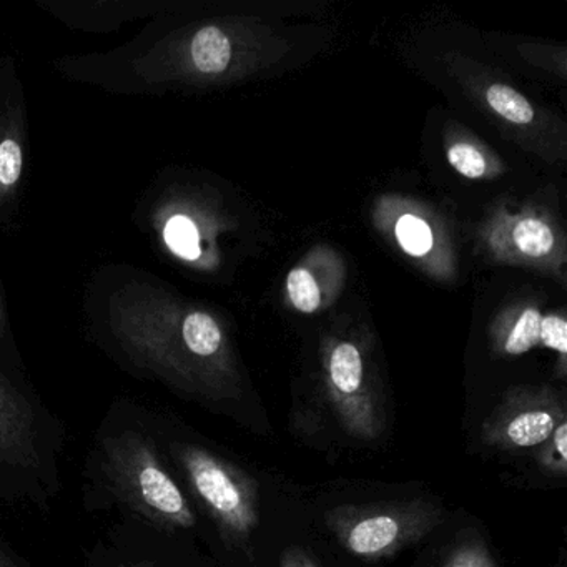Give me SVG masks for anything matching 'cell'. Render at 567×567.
Listing matches in <instances>:
<instances>
[{
    "label": "cell",
    "instance_id": "5b68a950",
    "mask_svg": "<svg viewBox=\"0 0 567 567\" xmlns=\"http://www.w3.org/2000/svg\"><path fill=\"white\" fill-rule=\"evenodd\" d=\"M566 410L554 391L516 390L486 417L481 440L501 451L529 450L549 440Z\"/></svg>",
    "mask_w": 567,
    "mask_h": 567
},
{
    "label": "cell",
    "instance_id": "4fadbf2b",
    "mask_svg": "<svg viewBox=\"0 0 567 567\" xmlns=\"http://www.w3.org/2000/svg\"><path fill=\"white\" fill-rule=\"evenodd\" d=\"M287 291L291 303L301 313H313L320 307V288L313 275L305 268H295L288 274Z\"/></svg>",
    "mask_w": 567,
    "mask_h": 567
},
{
    "label": "cell",
    "instance_id": "2e32d148",
    "mask_svg": "<svg viewBox=\"0 0 567 567\" xmlns=\"http://www.w3.org/2000/svg\"><path fill=\"white\" fill-rule=\"evenodd\" d=\"M447 162H450L451 167H453L457 174L471 178V181L486 175V161H484L483 155H481L476 148L471 147V145L457 144L451 147L450 151H447Z\"/></svg>",
    "mask_w": 567,
    "mask_h": 567
},
{
    "label": "cell",
    "instance_id": "5bb4252c",
    "mask_svg": "<svg viewBox=\"0 0 567 567\" xmlns=\"http://www.w3.org/2000/svg\"><path fill=\"white\" fill-rule=\"evenodd\" d=\"M396 237L404 251L421 257L433 247V234L426 221L413 215H403L396 224Z\"/></svg>",
    "mask_w": 567,
    "mask_h": 567
},
{
    "label": "cell",
    "instance_id": "d6986e66",
    "mask_svg": "<svg viewBox=\"0 0 567 567\" xmlns=\"http://www.w3.org/2000/svg\"><path fill=\"white\" fill-rule=\"evenodd\" d=\"M280 567H320L317 560L301 549V547L291 546L287 547L281 554Z\"/></svg>",
    "mask_w": 567,
    "mask_h": 567
},
{
    "label": "cell",
    "instance_id": "ba28073f",
    "mask_svg": "<svg viewBox=\"0 0 567 567\" xmlns=\"http://www.w3.org/2000/svg\"><path fill=\"white\" fill-rule=\"evenodd\" d=\"M540 324H543V315L539 311L534 308L524 311L514 327L507 331L506 337L501 340V351L509 357H519L533 350L540 344Z\"/></svg>",
    "mask_w": 567,
    "mask_h": 567
},
{
    "label": "cell",
    "instance_id": "8fae6325",
    "mask_svg": "<svg viewBox=\"0 0 567 567\" xmlns=\"http://www.w3.org/2000/svg\"><path fill=\"white\" fill-rule=\"evenodd\" d=\"M536 464L547 476L564 477L567 474V420L557 424L549 440L537 446Z\"/></svg>",
    "mask_w": 567,
    "mask_h": 567
},
{
    "label": "cell",
    "instance_id": "ffe728a7",
    "mask_svg": "<svg viewBox=\"0 0 567 567\" xmlns=\"http://www.w3.org/2000/svg\"><path fill=\"white\" fill-rule=\"evenodd\" d=\"M0 567H18V564H16L8 554L0 550Z\"/></svg>",
    "mask_w": 567,
    "mask_h": 567
},
{
    "label": "cell",
    "instance_id": "3957f363",
    "mask_svg": "<svg viewBox=\"0 0 567 567\" xmlns=\"http://www.w3.org/2000/svg\"><path fill=\"white\" fill-rule=\"evenodd\" d=\"M174 453L192 491L217 520L225 537L235 543L250 539L260 523L254 477L204 447L178 444Z\"/></svg>",
    "mask_w": 567,
    "mask_h": 567
},
{
    "label": "cell",
    "instance_id": "ac0fdd59",
    "mask_svg": "<svg viewBox=\"0 0 567 567\" xmlns=\"http://www.w3.org/2000/svg\"><path fill=\"white\" fill-rule=\"evenodd\" d=\"M540 344L557 351L560 357L567 353V324L559 317H543L540 324Z\"/></svg>",
    "mask_w": 567,
    "mask_h": 567
},
{
    "label": "cell",
    "instance_id": "30bf717a",
    "mask_svg": "<svg viewBox=\"0 0 567 567\" xmlns=\"http://www.w3.org/2000/svg\"><path fill=\"white\" fill-rule=\"evenodd\" d=\"M486 99L487 104L496 114H499L506 121L513 122V124H529L534 118V111L529 102L519 92L507 87V85H491L487 89Z\"/></svg>",
    "mask_w": 567,
    "mask_h": 567
},
{
    "label": "cell",
    "instance_id": "52a82bcc",
    "mask_svg": "<svg viewBox=\"0 0 567 567\" xmlns=\"http://www.w3.org/2000/svg\"><path fill=\"white\" fill-rule=\"evenodd\" d=\"M190 58L202 74H220L231 61L230 41L221 29L208 25L192 39Z\"/></svg>",
    "mask_w": 567,
    "mask_h": 567
},
{
    "label": "cell",
    "instance_id": "7c38bea8",
    "mask_svg": "<svg viewBox=\"0 0 567 567\" xmlns=\"http://www.w3.org/2000/svg\"><path fill=\"white\" fill-rule=\"evenodd\" d=\"M514 244L520 254L539 258L549 254L554 247V235L544 221L524 218L514 227Z\"/></svg>",
    "mask_w": 567,
    "mask_h": 567
},
{
    "label": "cell",
    "instance_id": "9a60e30c",
    "mask_svg": "<svg viewBox=\"0 0 567 567\" xmlns=\"http://www.w3.org/2000/svg\"><path fill=\"white\" fill-rule=\"evenodd\" d=\"M443 567H497L481 537L461 540L444 560Z\"/></svg>",
    "mask_w": 567,
    "mask_h": 567
},
{
    "label": "cell",
    "instance_id": "277c9868",
    "mask_svg": "<svg viewBox=\"0 0 567 567\" xmlns=\"http://www.w3.org/2000/svg\"><path fill=\"white\" fill-rule=\"evenodd\" d=\"M324 370L328 401L344 433L360 441L380 440L386 431V411L368 377L360 348L351 341L334 344Z\"/></svg>",
    "mask_w": 567,
    "mask_h": 567
},
{
    "label": "cell",
    "instance_id": "e0dca14e",
    "mask_svg": "<svg viewBox=\"0 0 567 567\" xmlns=\"http://www.w3.org/2000/svg\"><path fill=\"white\" fill-rule=\"evenodd\" d=\"M24 167V154L21 144L14 138H4L0 142V185L14 187L21 181Z\"/></svg>",
    "mask_w": 567,
    "mask_h": 567
},
{
    "label": "cell",
    "instance_id": "7a4b0ae2",
    "mask_svg": "<svg viewBox=\"0 0 567 567\" xmlns=\"http://www.w3.org/2000/svg\"><path fill=\"white\" fill-rule=\"evenodd\" d=\"M443 509L433 501L414 499L374 506H338L324 514L328 529L344 549L363 559L400 553L436 529Z\"/></svg>",
    "mask_w": 567,
    "mask_h": 567
},
{
    "label": "cell",
    "instance_id": "6da1fadb",
    "mask_svg": "<svg viewBox=\"0 0 567 567\" xmlns=\"http://www.w3.org/2000/svg\"><path fill=\"white\" fill-rule=\"evenodd\" d=\"M102 464L109 487L135 513L167 529L195 526L194 511L151 437L135 431L107 437Z\"/></svg>",
    "mask_w": 567,
    "mask_h": 567
},
{
    "label": "cell",
    "instance_id": "8992f818",
    "mask_svg": "<svg viewBox=\"0 0 567 567\" xmlns=\"http://www.w3.org/2000/svg\"><path fill=\"white\" fill-rule=\"evenodd\" d=\"M0 461L19 467L39 464L34 413L4 378H0Z\"/></svg>",
    "mask_w": 567,
    "mask_h": 567
},
{
    "label": "cell",
    "instance_id": "9c48e42d",
    "mask_svg": "<svg viewBox=\"0 0 567 567\" xmlns=\"http://www.w3.org/2000/svg\"><path fill=\"white\" fill-rule=\"evenodd\" d=\"M164 240L165 245L184 260L194 261L200 257V237H198L197 227L185 215H175L165 224Z\"/></svg>",
    "mask_w": 567,
    "mask_h": 567
}]
</instances>
